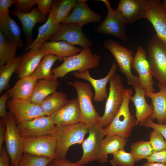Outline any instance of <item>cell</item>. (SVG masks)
<instances>
[{
    "instance_id": "cell-13",
    "label": "cell",
    "mask_w": 166,
    "mask_h": 166,
    "mask_svg": "<svg viewBox=\"0 0 166 166\" xmlns=\"http://www.w3.org/2000/svg\"><path fill=\"white\" fill-rule=\"evenodd\" d=\"M6 108L17 124L45 115L40 106L29 99L11 98L7 101Z\"/></svg>"
},
{
    "instance_id": "cell-4",
    "label": "cell",
    "mask_w": 166,
    "mask_h": 166,
    "mask_svg": "<svg viewBox=\"0 0 166 166\" xmlns=\"http://www.w3.org/2000/svg\"><path fill=\"white\" fill-rule=\"evenodd\" d=\"M68 83L73 87L77 92V99L81 113V121L89 128L97 124L101 116L95 109L92 102L93 96L91 87L88 83L76 80Z\"/></svg>"
},
{
    "instance_id": "cell-42",
    "label": "cell",
    "mask_w": 166,
    "mask_h": 166,
    "mask_svg": "<svg viewBox=\"0 0 166 166\" xmlns=\"http://www.w3.org/2000/svg\"><path fill=\"white\" fill-rule=\"evenodd\" d=\"M53 1L52 0H36L37 9L42 14L47 16L50 11Z\"/></svg>"
},
{
    "instance_id": "cell-12",
    "label": "cell",
    "mask_w": 166,
    "mask_h": 166,
    "mask_svg": "<svg viewBox=\"0 0 166 166\" xmlns=\"http://www.w3.org/2000/svg\"><path fill=\"white\" fill-rule=\"evenodd\" d=\"M17 124L19 132L23 138L54 135L57 130V126L50 117L46 115Z\"/></svg>"
},
{
    "instance_id": "cell-38",
    "label": "cell",
    "mask_w": 166,
    "mask_h": 166,
    "mask_svg": "<svg viewBox=\"0 0 166 166\" xmlns=\"http://www.w3.org/2000/svg\"><path fill=\"white\" fill-rule=\"evenodd\" d=\"M53 159L48 157L23 153L20 166H46Z\"/></svg>"
},
{
    "instance_id": "cell-6",
    "label": "cell",
    "mask_w": 166,
    "mask_h": 166,
    "mask_svg": "<svg viewBox=\"0 0 166 166\" xmlns=\"http://www.w3.org/2000/svg\"><path fill=\"white\" fill-rule=\"evenodd\" d=\"M109 92L105 111L97 124L104 128L111 122L119 110L123 101L125 89L121 76L116 73L109 81Z\"/></svg>"
},
{
    "instance_id": "cell-35",
    "label": "cell",
    "mask_w": 166,
    "mask_h": 166,
    "mask_svg": "<svg viewBox=\"0 0 166 166\" xmlns=\"http://www.w3.org/2000/svg\"><path fill=\"white\" fill-rule=\"evenodd\" d=\"M18 47L9 41L0 31V66L13 60Z\"/></svg>"
},
{
    "instance_id": "cell-37",
    "label": "cell",
    "mask_w": 166,
    "mask_h": 166,
    "mask_svg": "<svg viewBox=\"0 0 166 166\" xmlns=\"http://www.w3.org/2000/svg\"><path fill=\"white\" fill-rule=\"evenodd\" d=\"M110 160L112 166H134L136 163L132 153L126 152L124 148L117 151Z\"/></svg>"
},
{
    "instance_id": "cell-48",
    "label": "cell",
    "mask_w": 166,
    "mask_h": 166,
    "mask_svg": "<svg viewBox=\"0 0 166 166\" xmlns=\"http://www.w3.org/2000/svg\"><path fill=\"white\" fill-rule=\"evenodd\" d=\"M6 127V125L2 119L0 120V149L2 146V144L5 142Z\"/></svg>"
},
{
    "instance_id": "cell-47",
    "label": "cell",
    "mask_w": 166,
    "mask_h": 166,
    "mask_svg": "<svg viewBox=\"0 0 166 166\" xmlns=\"http://www.w3.org/2000/svg\"><path fill=\"white\" fill-rule=\"evenodd\" d=\"M10 158L6 151L5 146H2L0 149V166H10Z\"/></svg>"
},
{
    "instance_id": "cell-50",
    "label": "cell",
    "mask_w": 166,
    "mask_h": 166,
    "mask_svg": "<svg viewBox=\"0 0 166 166\" xmlns=\"http://www.w3.org/2000/svg\"><path fill=\"white\" fill-rule=\"evenodd\" d=\"M162 4L164 10L166 11V0Z\"/></svg>"
},
{
    "instance_id": "cell-22",
    "label": "cell",
    "mask_w": 166,
    "mask_h": 166,
    "mask_svg": "<svg viewBox=\"0 0 166 166\" xmlns=\"http://www.w3.org/2000/svg\"><path fill=\"white\" fill-rule=\"evenodd\" d=\"M157 85L160 89L159 92L146 93L145 96L151 100L154 109L150 118L153 121L156 120L158 124H164L166 123V87L158 83Z\"/></svg>"
},
{
    "instance_id": "cell-19",
    "label": "cell",
    "mask_w": 166,
    "mask_h": 166,
    "mask_svg": "<svg viewBox=\"0 0 166 166\" xmlns=\"http://www.w3.org/2000/svg\"><path fill=\"white\" fill-rule=\"evenodd\" d=\"M117 64L113 62L111 68L106 76L104 78L97 79L91 76L89 69L82 73L74 71L73 75L76 78L83 79L89 81L93 86L94 90V95L93 100L96 102H101L105 99H107L108 94L106 89V85L112 77L116 73Z\"/></svg>"
},
{
    "instance_id": "cell-15",
    "label": "cell",
    "mask_w": 166,
    "mask_h": 166,
    "mask_svg": "<svg viewBox=\"0 0 166 166\" xmlns=\"http://www.w3.org/2000/svg\"><path fill=\"white\" fill-rule=\"evenodd\" d=\"M82 27L75 23L62 24L58 31L49 40L64 41L73 45H79L83 49L89 47L93 43L83 33Z\"/></svg>"
},
{
    "instance_id": "cell-40",
    "label": "cell",
    "mask_w": 166,
    "mask_h": 166,
    "mask_svg": "<svg viewBox=\"0 0 166 166\" xmlns=\"http://www.w3.org/2000/svg\"><path fill=\"white\" fill-rule=\"evenodd\" d=\"M13 11L23 13H29L32 8L36 4V0H16Z\"/></svg>"
},
{
    "instance_id": "cell-2",
    "label": "cell",
    "mask_w": 166,
    "mask_h": 166,
    "mask_svg": "<svg viewBox=\"0 0 166 166\" xmlns=\"http://www.w3.org/2000/svg\"><path fill=\"white\" fill-rule=\"evenodd\" d=\"M100 60L99 56L92 53L89 47L83 49L77 54L63 58L61 65L52 69L53 78L63 77L72 71L82 73L95 68L98 66Z\"/></svg>"
},
{
    "instance_id": "cell-5",
    "label": "cell",
    "mask_w": 166,
    "mask_h": 166,
    "mask_svg": "<svg viewBox=\"0 0 166 166\" xmlns=\"http://www.w3.org/2000/svg\"><path fill=\"white\" fill-rule=\"evenodd\" d=\"M88 136L82 142V156L76 163L83 166L93 161L101 164L108 162V156H103L101 151L102 140L105 136L104 128L96 124L88 128Z\"/></svg>"
},
{
    "instance_id": "cell-11",
    "label": "cell",
    "mask_w": 166,
    "mask_h": 166,
    "mask_svg": "<svg viewBox=\"0 0 166 166\" xmlns=\"http://www.w3.org/2000/svg\"><path fill=\"white\" fill-rule=\"evenodd\" d=\"M56 138L49 134L34 138H23V153L35 156L57 158L55 153Z\"/></svg>"
},
{
    "instance_id": "cell-9",
    "label": "cell",
    "mask_w": 166,
    "mask_h": 166,
    "mask_svg": "<svg viewBox=\"0 0 166 166\" xmlns=\"http://www.w3.org/2000/svg\"><path fill=\"white\" fill-rule=\"evenodd\" d=\"M2 119L6 127L5 141L10 158V166L19 165L23 154V138L18 130L14 117L10 112H7L6 118Z\"/></svg>"
},
{
    "instance_id": "cell-34",
    "label": "cell",
    "mask_w": 166,
    "mask_h": 166,
    "mask_svg": "<svg viewBox=\"0 0 166 166\" xmlns=\"http://www.w3.org/2000/svg\"><path fill=\"white\" fill-rule=\"evenodd\" d=\"M20 56L16 57L13 60L4 65L0 67V94L10 87V79L17 71L20 61Z\"/></svg>"
},
{
    "instance_id": "cell-17",
    "label": "cell",
    "mask_w": 166,
    "mask_h": 166,
    "mask_svg": "<svg viewBox=\"0 0 166 166\" xmlns=\"http://www.w3.org/2000/svg\"><path fill=\"white\" fill-rule=\"evenodd\" d=\"M151 0H120L117 9L130 25L140 19L146 18V13Z\"/></svg>"
},
{
    "instance_id": "cell-51",
    "label": "cell",
    "mask_w": 166,
    "mask_h": 166,
    "mask_svg": "<svg viewBox=\"0 0 166 166\" xmlns=\"http://www.w3.org/2000/svg\"><path fill=\"white\" fill-rule=\"evenodd\" d=\"M20 166L19 165H18V166Z\"/></svg>"
},
{
    "instance_id": "cell-26",
    "label": "cell",
    "mask_w": 166,
    "mask_h": 166,
    "mask_svg": "<svg viewBox=\"0 0 166 166\" xmlns=\"http://www.w3.org/2000/svg\"><path fill=\"white\" fill-rule=\"evenodd\" d=\"M59 85V81L54 78L39 80L29 99L39 105L45 98L56 91Z\"/></svg>"
},
{
    "instance_id": "cell-45",
    "label": "cell",
    "mask_w": 166,
    "mask_h": 166,
    "mask_svg": "<svg viewBox=\"0 0 166 166\" xmlns=\"http://www.w3.org/2000/svg\"><path fill=\"white\" fill-rule=\"evenodd\" d=\"M47 166H83L76 162H72L65 158L56 159L52 160Z\"/></svg>"
},
{
    "instance_id": "cell-32",
    "label": "cell",
    "mask_w": 166,
    "mask_h": 166,
    "mask_svg": "<svg viewBox=\"0 0 166 166\" xmlns=\"http://www.w3.org/2000/svg\"><path fill=\"white\" fill-rule=\"evenodd\" d=\"M128 140L118 135H107L102 140L101 151L103 156H108V155H113L118 151L124 148Z\"/></svg>"
},
{
    "instance_id": "cell-20",
    "label": "cell",
    "mask_w": 166,
    "mask_h": 166,
    "mask_svg": "<svg viewBox=\"0 0 166 166\" xmlns=\"http://www.w3.org/2000/svg\"><path fill=\"white\" fill-rule=\"evenodd\" d=\"M101 19V15L89 8L86 0H78L70 15L61 24L75 23L83 26L89 23L99 22Z\"/></svg>"
},
{
    "instance_id": "cell-31",
    "label": "cell",
    "mask_w": 166,
    "mask_h": 166,
    "mask_svg": "<svg viewBox=\"0 0 166 166\" xmlns=\"http://www.w3.org/2000/svg\"><path fill=\"white\" fill-rule=\"evenodd\" d=\"M62 92H55L45 98L39 105L45 115L49 116L59 110L69 101Z\"/></svg>"
},
{
    "instance_id": "cell-14",
    "label": "cell",
    "mask_w": 166,
    "mask_h": 166,
    "mask_svg": "<svg viewBox=\"0 0 166 166\" xmlns=\"http://www.w3.org/2000/svg\"><path fill=\"white\" fill-rule=\"evenodd\" d=\"M146 52L141 46L137 47L135 55L133 59L131 68L138 73L140 87L146 93L155 92L153 86L152 72L146 56Z\"/></svg>"
},
{
    "instance_id": "cell-43",
    "label": "cell",
    "mask_w": 166,
    "mask_h": 166,
    "mask_svg": "<svg viewBox=\"0 0 166 166\" xmlns=\"http://www.w3.org/2000/svg\"><path fill=\"white\" fill-rule=\"evenodd\" d=\"M146 159L148 162L166 164V149L154 152L151 156Z\"/></svg>"
},
{
    "instance_id": "cell-27",
    "label": "cell",
    "mask_w": 166,
    "mask_h": 166,
    "mask_svg": "<svg viewBox=\"0 0 166 166\" xmlns=\"http://www.w3.org/2000/svg\"><path fill=\"white\" fill-rule=\"evenodd\" d=\"M61 24H55L51 15L49 14L47 20L38 28L36 38L31 42L25 49L26 51L40 49L42 45L47 40L56 34L60 29Z\"/></svg>"
},
{
    "instance_id": "cell-24",
    "label": "cell",
    "mask_w": 166,
    "mask_h": 166,
    "mask_svg": "<svg viewBox=\"0 0 166 166\" xmlns=\"http://www.w3.org/2000/svg\"><path fill=\"white\" fill-rule=\"evenodd\" d=\"M40 49L45 54L56 56L60 61H63L64 58L77 55L82 50L81 48L63 41L46 42Z\"/></svg>"
},
{
    "instance_id": "cell-21",
    "label": "cell",
    "mask_w": 166,
    "mask_h": 166,
    "mask_svg": "<svg viewBox=\"0 0 166 166\" xmlns=\"http://www.w3.org/2000/svg\"><path fill=\"white\" fill-rule=\"evenodd\" d=\"M45 54L40 49H38L30 50L20 56L16 72L17 78L19 79L31 76Z\"/></svg>"
},
{
    "instance_id": "cell-33",
    "label": "cell",
    "mask_w": 166,
    "mask_h": 166,
    "mask_svg": "<svg viewBox=\"0 0 166 166\" xmlns=\"http://www.w3.org/2000/svg\"><path fill=\"white\" fill-rule=\"evenodd\" d=\"M58 57L52 54H46L43 57L31 76L37 80L53 78L51 68Z\"/></svg>"
},
{
    "instance_id": "cell-39",
    "label": "cell",
    "mask_w": 166,
    "mask_h": 166,
    "mask_svg": "<svg viewBox=\"0 0 166 166\" xmlns=\"http://www.w3.org/2000/svg\"><path fill=\"white\" fill-rule=\"evenodd\" d=\"M149 140L155 152L166 149V141L162 134L155 129L150 132Z\"/></svg>"
},
{
    "instance_id": "cell-25",
    "label": "cell",
    "mask_w": 166,
    "mask_h": 166,
    "mask_svg": "<svg viewBox=\"0 0 166 166\" xmlns=\"http://www.w3.org/2000/svg\"><path fill=\"white\" fill-rule=\"evenodd\" d=\"M0 31L9 41L18 48L23 46L20 28L15 21L10 18L9 13L0 17Z\"/></svg>"
},
{
    "instance_id": "cell-3",
    "label": "cell",
    "mask_w": 166,
    "mask_h": 166,
    "mask_svg": "<svg viewBox=\"0 0 166 166\" xmlns=\"http://www.w3.org/2000/svg\"><path fill=\"white\" fill-rule=\"evenodd\" d=\"M54 134L56 138V159L65 158L70 147L76 144H81L88 128L80 122L76 124L56 126Z\"/></svg>"
},
{
    "instance_id": "cell-23",
    "label": "cell",
    "mask_w": 166,
    "mask_h": 166,
    "mask_svg": "<svg viewBox=\"0 0 166 166\" xmlns=\"http://www.w3.org/2000/svg\"><path fill=\"white\" fill-rule=\"evenodd\" d=\"M135 93L130 98L133 103L136 109L135 116L136 117V125L139 124L141 126L145 120L152 114L154 109L152 105H149L145 99V92L139 85L133 87Z\"/></svg>"
},
{
    "instance_id": "cell-44",
    "label": "cell",
    "mask_w": 166,
    "mask_h": 166,
    "mask_svg": "<svg viewBox=\"0 0 166 166\" xmlns=\"http://www.w3.org/2000/svg\"><path fill=\"white\" fill-rule=\"evenodd\" d=\"M9 97L7 91L5 92L0 97V117L2 119L6 118L7 116L6 104L7 101Z\"/></svg>"
},
{
    "instance_id": "cell-28",
    "label": "cell",
    "mask_w": 166,
    "mask_h": 166,
    "mask_svg": "<svg viewBox=\"0 0 166 166\" xmlns=\"http://www.w3.org/2000/svg\"><path fill=\"white\" fill-rule=\"evenodd\" d=\"M38 81L31 76L19 79L12 88L7 91L10 97L29 99Z\"/></svg>"
},
{
    "instance_id": "cell-1",
    "label": "cell",
    "mask_w": 166,
    "mask_h": 166,
    "mask_svg": "<svg viewBox=\"0 0 166 166\" xmlns=\"http://www.w3.org/2000/svg\"><path fill=\"white\" fill-rule=\"evenodd\" d=\"M132 92L131 88L125 89L119 110L110 123L104 128L106 136L118 135L126 138L130 136L133 128L136 125V122L129 109V102Z\"/></svg>"
},
{
    "instance_id": "cell-36",
    "label": "cell",
    "mask_w": 166,
    "mask_h": 166,
    "mask_svg": "<svg viewBox=\"0 0 166 166\" xmlns=\"http://www.w3.org/2000/svg\"><path fill=\"white\" fill-rule=\"evenodd\" d=\"M130 148V152L135 162L143 159H147L155 152L149 141L141 140L133 143Z\"/></svg>"
},
{
    "instance_id": "cell-41",
    "label": "cell",
    "mask_w": 166,
    "mask_h": 166,
    "mask_svg": "<svg viewBox=\"0 0 166 166\" xmlns=\"http://www.w3.org/2000/svg\"><path fill=\"white\" fill-rule=\"evenodd\" d=\"M142 126L147 128H151L158 131L166 141V123L164 124L156 123L149 117L145 120Z\"/></svg>"
},
{
    "instance_id": "cell-29",
    "label": "cell",
    "mask_w": 166,
    "mask_h": 166,
    "mask_svg": "<svg viewBox=\"0 0 166 166\" xmlns=\"http://www.w3.org/2000/svg\"><path fill=\"white\" fill-rule=\"evenodd\" d=\"M13 15L21 22L26 35L31 38L35 25L38 22L46 21L48 18L47 16L42 14L36 8H34L27 14L13 11Z\"/></svg>"
},
{
    "instance_id": "cell-49",
    "label": "cell",
    "mask_w": 166,
    "mask_h": 166,
    "mask_svg": "<svg viewBox=\"0 0 166 166\" xmlns=\"http://www.w3.org/2000/svg\"><path fill=\"white\" fill-rule=\"evenodd\" d=\"M142 166H166V164L147 161L143 164Z\"/></svg>"
},
{
    "instance_id": "cell-7",
    "label": "cell",
    "mask_w": 166,
    "mask_h": 166,
    "mask_svg": "<svg viewBox=\"0 0 166 166\" xmlns=\"http://www.w3.org/2000/svg\"><path fill=\"white\" fill-rule=\"evenodd\" d=\"M147 49L153 77L166 87V45L155 34L149 40Z\"/></svg>"
},
{
    "instance_id": "cell-10",
    "label": "cell",
    "mask_w": 166,
    "mask_h": 166,
    "mask_svg": "<svg viewBox=\"0 0 166 166\" xmlns=\"http://www.w3.org/2000/svg\"><path fill=\"white\" fill-rule=\"evenodd\" d=\"M103 44L113 55L120 71L126 76L128 84L133 87L139 85L138 77L133 75L131 71L133 58L132 51L112 39L106 40Z\"/></svg>"
},
{
    "instance_id": "cell-30",
    "label": "cell",
    "mask_w": 166,
    "mask_h": 166,
    "mask_svg": "<svg viewBox=\"0 0 166 166\" xmlns=\"http://www.w3.org/2000/svg\"><path fill=\"white\" fill-rule=\"evenodd\" d=\"M77 2L75 0L53 1L49 13L55 25L61 24L70 15Z\"/></svg>"
},
{
    "instance_id": "cell-18",
    "label": "cell",
    "mask_w": 166,
    "mask_h": 166,
    "mask_svg": "<svg viewBox=\"0 0 166 166\" xmlns=\"http://www.w3.org/2000/svg\"><path fill=\"white\" fill-rule=\"evenodd\" d=\"M49 117L56 126L81 122V113L77 98L69 100L64 106Z\"/></svg>"
},
{
    "instance_id": "cell-16",
    "label": "cell",
    "mask_w": 166,
    "mask_h": 166,
    "mask_svg": "<svg viewBox=\"0 0 166 166\" xmlns=\"http://www.w3.org/2000/svg\"><path fill=\"white\" fill-rule=\"evenodd\" d=\"M146 18L152 25L157 36L166 45V11L160 1L151 0Z\"/></svg>"
},
{
    "instance_id": "cell-8",
    "label": "cell",
    "mask_w": 166,
    "mask_h": 166,
    "mask_svg": "<svg viewBox=\"0 0 166 166\" xmlns=\"http://www.w3.org/2000/svg\"><path fill=\"white\" fill-rule=\"evenodd\" d=\"M106 6L108 12L106 18L96 27L94 31L102 34L110 35L126 41L128 37L126 31V21L121 12L117 8H112L108 0H101Z\"/></svg>"
},
{
    "instance_id": "cell-46",
    "label": "cell",
    "mask_w": 166,
    "mask_h": 166,
    "mask_svg": "<svg viewBox=\"0 0 166 166\" xmlns=\"http://www.w3.org/2000/svg\"><path fill=\"white\" fill-rule=\"evenodd\" d=\"M16 0H0V17L9 13V9Z\"/></svg>"
}]
</instances>
